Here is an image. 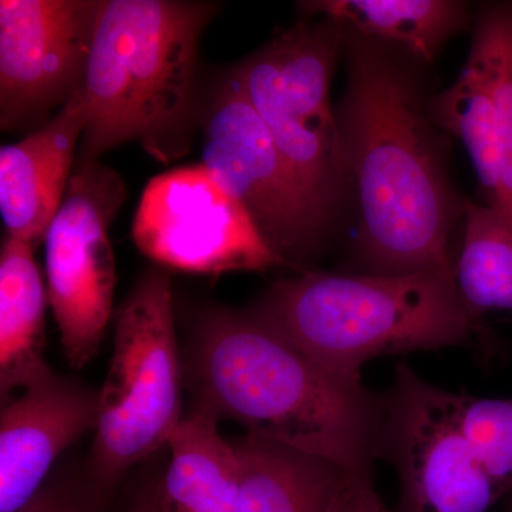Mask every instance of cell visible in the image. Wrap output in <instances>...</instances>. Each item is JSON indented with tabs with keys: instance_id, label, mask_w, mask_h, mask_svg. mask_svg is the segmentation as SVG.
<instances>
[{
	"instance_id": "14",
	"label": "cell",
	"mask_w": 512,
	"mask_h": 512,
	"mask_svg": "<svg viewBox=\"0 0 512 512\" xmlns=\"http://www.w3.org/2000/svg\"><path fill=\"white\" fill-rule=\"evenodd\" d=\"M239 467V512H329L350 476L338 464L247 433L232 443Z\"/></svg>"
},
{
	"instance_id": "25",
	"label": "cell",
	"mask_w": 512,
	"mask_h": 512,
	"mask_svg": "<svg viewBox=\"0 0 512 512\" xmlns=\"http://www.w3.org/2000/svg\"><path fill=\"white\" fill-rule=\"evenodd\" d=\"M510 512H512V510Z\"/></svg>"
},
{
	"instance_id": "5",
	"label": "cell",
	"mask_w": 512,
	"mask_h": 512,
	"mask_svg": "<svg viewBox=\"0 0 512 512\" xmlns=\"http://www.w3.org/2000/svg\"><path fill=\"white\" fill-rule=\"evenodd\" d=\"M90 480L109 495L134 464L168 446L181 417L173 289L150 269L117 312L113 356L99 390Z\"/></svg>"
},
{
	"instance_id": "1",
	"label": "cell",
	"mask_w": 512,
	"mask_h": 512,
	"mask_svg": "<svg viewBox=\"0 0 512 512\" xmlns=\"http://www.w3.org/2000/svg\"><path fill=\"white\" fill-rule=\"evenodd\" d=\"M345 33L348 84L338 116L356 190L360 274L454 272L448 241L464 201L451 183L440 127L409 53Z\"/></svg>"
},
{
	"instance_id": "17",
	"label": "cell",
	"mask_w": 512,
	"mask_h": 512,
	"mask_svg": "<svg viewBox=\"0 0 512 512\" xmlns=\"http://www.w3.org/2000/svg\"><path fill=\"white\" fill-rule=\"evenodd\" d=\"M306 19L320 16L353 35L400 47L434 62L448 40L467 29L470 6L454 0H312L299 3Z\"/></svg>"
},
{
	"instance_id": "22",
	"label": "cell",
	"mask_w": 512,
	"mask_h": 512,
	"mask_svg": "<svg viewBox=\"0 0 512 512\" xmlns=\"http://www.w3.org/2000/svg\"><path fill=\"white\" fill-rule=\"evenodd\" d=\"M107 495L90 484L87 488L45 485L19 512H103Z\"/></svg>"
},
{
	"instance_id": "21",
	"label": "cell",
	"mask_w": 512,
	"mask_h": 512,
	"mask_svg": "<svg viewBox=\"0 0 512 512\" xmlns=\"http://www.w3.org/2000/svg\"><path fill=\"white\" fill-rule=\"evenodd\" d=\"M466 439L498 494L512 493V399H480L457 393Z\"/></svg>"
},
{
	"instance_id": "7",
	"label": "cell",
	"mask_w": 512,
	"mask_h": 512,
	"mask_svg": "<svg viewBox=\"0 0 512 512\" xmlns=\"http://www.w3.org/2000/svg\"><path fill=\"white\" fill-rule=\"evenodd\" d=\"M198 128L202 164L244 205L266 244L284 264L312 261L329 221L279 153L234 67L202 92Z\"/></svg>"
},
{
	"instance_id": "20",
	"label": "cell",
	"mask_w": 512,
	"mask_h": 512,
	"mask_svg": "<svg viewBox=\"0 0 512 512\" xmlns=\"http://www.w3.org/2000/svg\"><path fill=\"white\" fill-rule=\"evenodd\" d=\"M470 55L487 80L500 143V192L491 208L512 221V2L488 3L480 9Z\"/></svg>"
},
{
	"instance_id": "19",
	"label": "cell",
	"mask_w": 512,
	"mask_h": 512,
	"mask_svg": "<svg viewBox=\"0 0 512 512\" xmlns=\"http://www.w3.org/2000/svg\"><path fill=\"white\" fill-rule=\"evenodd\" d=\"M430 113L441 131L464 144L483 188L485 204L494 207L500 192V143L487 80L476 57L468 55L456 82L431 97Z\"/></svg>"
},
{
	"instance_id": "15",
	"label": "cell",
	"mask_w": 512,
	"mask_h": 512,
	"mask_svg": "<svg viewBox=\"0 0 512 512\" xmlns=\"http://www.w3.org/2000/svg\"><path fill=\"white\" fill-rule=\"evenodd\" d=\"M26 242L6 237L0 251V397L2 404L52 375L45 349L47 286Z\"/></svg>"
},
{
	"instance_id": "12",
	"label": "cell",
	"mask_w": 512,
	"mask_h": 512,
	"mask_svg": "<svg viewBox=\"0 0 512 512\" xmlns=\"http://www.w3.org/2000/svg\"><path fill=\"white\" fill-rule=\"evenodd\" d=\"M99 392L55 372L0 414V512H19L45 487L60 454L96 429Z\"/></svg>"
},
{
	"instance_id": "13",
	"label": "cell",
	"mask_w": 512,
	"mask_h": 512,
	"mask_svg": "<svg viewBox=\"0 0 512 512\" xmlns=\"http://www.w3.org/2000/svg\"><path fill=\"white\" fill-rule=\"evenodd\" d=\"M87 126L83 90L42 127L0 150V215L6 237L45 242L69 187Z\"/></svg>"
},
{
	"instance_id": "16",
	"label": "cell",
	"mask_w": 512,
	"mask_h": 512,
	"mask_svg": "<svg viewBox=\"0 0 512 512\" xmlns=\"http://www.w3.org/2000/svg\"><path fill=\"white\" fill-rule=\"evenodd\" d=\"M214 414L195 407L171 437L170 466L154 485L158 512H239V467Z\"/></svg>"
},
{
	"instance_id": "11",
	"label": "cell",
	"mask_w": 512,
	"mask_h": 512,
	"mask_svg": "<svg viewBox=\"0 0 512 512\" xmlns=\"http://www.w3.org/2000/svg\"><path fill=\"white\" fill-rule=\"evenodd\" d=\"M101 0L0 2V128L35 131L83 90Z\"/></svg>"
},
{
	"instance_id": "10",
	"label": "cell",
	"mask_w": 512,
	"mask_h": 512,
	"mask_svg": "<svg viewBox=\"0 0 512 512\" xmlns=\"http://www.w3.org/2000/svg\"><path fill=\"white\" fill-rule=\"evenodd\" d=\"M131 237L156 264L188 274L262 272L285 265L244 205L202 163L173 168L146 185Z\"/></svg>"
},
{
	"instance_id": "2",
	"label": "cell",
	"mask_w": 512,
	"mask_h": 512,
	"mask_svg": "<svg viewBox=\"0 0 512 512\" xmlns=\"http://www.w3.org/2000/svg\"><path fill=\"white\" fill-rule=\"evenodd\" d=\"M191 369L198 409L373 480L384 393L320 365L254 306L202 312Z\"/></svg>"
},
{
	"instance_id": "18",
	"label": "cell",
	"mask_w": 512,
	"mask_h": 512,
	"mask_svg": "<svg viewBox=\"0 0 512 512\" xmlns=\"http://www.w3.org/2000/svg\"><path fill=\"white\" fill-rule=\"evenodd\" d=\"M464 232L454 279L476 318L512 312V221L490 205L464 200Z\"/></svg>"
},
{
	"instance_id": "8",
	"label": "cell",
	"mask_w": 512,
	"mask_h": 512,
	"mask_svg": "<svg viewBox=\"0 0 512 512\" xmlns=\"http://www.w3.org/2000/svg\"><path fill=\"white\" fill-rule=\"evenodd\" d=\"M124 200L126 187L116 171L99 161H76L47 229V298L73 369H82L97 355L110 322L116 259L109 227Z\"/></svg>"
},
{
	"instance_id": "24",
	"label": "cell",
	"mask_w": 512,
	"mask_h": 512,
	"mask_svg": "<svg viewBox=\"0 0 512 512\" xmlns=\"http://www.w3.org/2000/svg\"><path fill=\"white\" fill-rule=\"evenodd\" d=\"M127 512H158L156 500H154V488H147L146 491H143V494L134 501Z\"/></svg>"
},
{
	"instance_id": "23",
	"label": "cell",
	"mask_w": 512,
	"mask_h": 512,
	"mask_svg": "<svg viewBox=\"0 0 512 512\" xmlns=\"http://www.w3.org/2000/svg\"><path fill=\"white\" fill-rule=\"evenodd\" d=\"M329 512H389L372 478L352 477Z\"/></svg>"
},
{
	"instance_id": "9",
	"label": "cell",
	"mask_w": 512,
	"mask_h": 512,
	"mask_svg": "<svg viewBox=\"0 0 512 512\" xmlns=\"http://www.w3.org/2000/svg\"><path fill=\"white\" fill-rule=\"evenodd\" d=\"M384 393L379 460L399 477L397 512H487L500 500L458 419L457 393L400 363Z\"/></svg>"
},
{
	"instance_id": "3",
	"label": "cell",
	"mask_w": 512,
	"mask_h": 512,
	"mask_svg": "<svg viewBox=\"0 0 512 512\" xmlns=\"http://www.w3.org/2000/svg\"><path fill=\"white\" fill-rule=\"evenodd\" d=\"M218 9L214 2L101 0L76 161H99L128 141L164 164L190 151L200 124L198 47Z\"/></svg>"
},
{
	"instance_id": "4",
	"label": "cell",
	"mask_w": 512,
	"mask_h": 512,
	"mask_svg": "<svg viewBox=\"0 0 512 512\" xmlns=\"http://www.w3.org/2000/svg\"><path fill=\"white\" fill-rule=\"evenodd\" d=\"M254 308L320 365L352 379H362L363 366L379 356L463 348L487 338L454 272H305L276 282Z\"/></svg>"
},
{
	"instance_id": "6",
	"label": "cell",
	"mask_w": 512,
	"mask_h": 512,
	"mask_svg": "<svg viewBox=\"0 0 512 512\" xmlns=\"http://www.w3.org/2000/svg\"><path fill=\"white\" fill-rule=\"evenodd\" d=\"M343 47L342 28L328 19H306L234 66L279 153L329 222L348 187L330 100Z\"/></svg>"
}]
</instances>
